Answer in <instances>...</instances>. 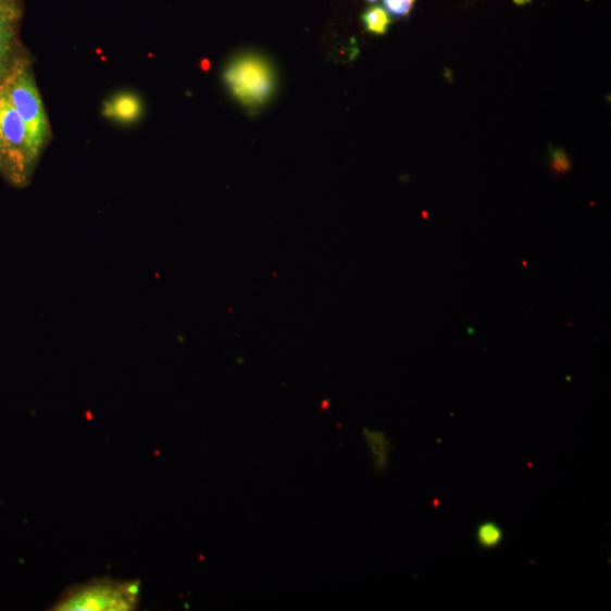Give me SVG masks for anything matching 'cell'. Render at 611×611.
I'll list each match as a JSON object with an SVG mask.
<instances>
[{
    "label": "cell",
    "instance_id": "1",
    "mask_svg": "<svg viewBox=\"0 0 611 611\" xmlns=\"http://www.w3.org/2000/svg\"><path fill=\"white\" fill-rule=\"evenodd\" d=\"M39 159L24 122L0 86V174L12 186L25 187Z\"/></svg>",
    "mask_w": 611,
    "mask_h": 611
},
{
    "label": "cell",
    "instance_id": "2",
    "mask_svg": "<svg viewBox=\"0 0 611 611\" xmlns=\"http://www.w3.org/2000/svg\"><path fill=\"white\" fill-rule=\"evenodd\" d=\"M2 87L24 122L37 153L41 155L51 140V127L30 60L22 58Z\"/></svg>",
    "mask_w": 611,
    "mask_h": 611
},
{
    "label": "cell",
    "instance_id": "3",
    "mask_svg": "<svg viewBox=\"0 0 611 611\" xmlns=\"http://www.w3.org/2000/svg\"><path fill=\"white\" fill-rule=\"evenodd\" d=\"M140 582L103 577L68 589L51 610L130 611L140 604Z\"/></svg>",
    "mask_w": 611,
    "mask_h": 611
},
{
    "label": "cell",
    "instance_id": "4",
    "mask_svg": "<svg viewBox=\"0 0 611 611\" xmlns=\"http://www.w3.org/2000/svg\"><path fill=\"white\" fill-rule=\"evenodd\" d=\"M224 78L234 98L251 111L266 104L275 90L271 64L255 53L240 54L227 66Z\"/></svg>",
    "mask_w": 611,
    "mask_h": 611
},
{
    "label": "cell",
    "instance_id": "5",
    "mask_svg": "<svg viewBox=\"0 0 611 611\" xmlns=\"http://www.w3.org/2000/svg\"><path fill=\"white\" fill-rule=\"evenodd\" d=\"M102 114L108 120L121 124H132L141 119L144 102L134 93L123 92L104 102Z\"/></svg>",
    "mask_w": 611,
    "mask_h": 611
},
{
    "label": "cell",
    "instance_id": "6",
    "mask_svg": "<svg viewBox=\"0 0 611 611\" xmlns=\"http://www.w3.org/2000/svg\"><path fill=\"white\" fill-rule=\"evenodd\" d=\"M17 25L0 24V86L23 58L17 36Z\"/></svg>",
    "mask_w": 611,
    "mask_h": 611
},
{
    "label": "cell",
    "instance_id": "7",
    "mask_svg": "<svg viewBox=\"0 0 611 611\" xmlns=\"http://www.w3.org/2000/svg\"><path fill=\"white\" fill-rule=\"evenodd\" d=\"M364 437L371 451L373 464L377 471H384L390 463L391 441L379 431L364 429Z\"/></svg>",
    "mask_w": 611,
    "mask_h": 611
},
{
    "label": "cell",
    "instance_id": "8",
    "mask_svg": "<svg viewBox=\"0 0 611 611\" xmlns=\"http://www.w3.org/2000/svg\"><path fill=\"white\" fill-rule=\"evenodd\" d=\"M366 30L373 35L382 36L388 30V26L391 24V17L388 13L381 7H373L369 9L363 16H361Z\"/></svg>",
    "mask_w": 611,
    "mask_h": 611
},
{
    "label": "cell",
    "instance_id": "9",
    "mask_svg": "<svg viewBox=\"0 0 611 611\" xmlns=\"http://www.w3.org/2000/svg\"><path fill=\"white\" fill-rule=\"evenodd\" d=\"M476 537L481 547L494 549L502 544L504 533L497 523L488 521L478 526Z\"/></svg>",
    "mask_w": 611,
    "mask_h": 611
},
{
    "label": "cell",
    "instance_id": "10",
    "mask_svg": "<svg viewBox=\"0 0 611 611\" xmlns=\"http://www.w3.org/2000/svg\"><path fill=\"white\" fill-rule=\"evenodd\" d=\"M22 14V0H0V24H18Z\"/></svg>",
    "mask_w": 611,
    "mask_h": 611
},
{
    "label": "cell",
    "instance_id": "11",
    "mask_svg": "<svg viewBox=\"0 0 611 611\" xmlns=\"http://www.w3.org/2000/svg\"><path fill=\"white\" fill-rule=\"evenodd\" d=\"M414 3L415 0H384V7L387 10L386 12L396 17L408 16L414 7Z\"/></svg>",
    "mask_w": 611,
    "mask_h": 611
},
{
    "label": "cell",
    "instance_id": "12",
    "mask_svg": "<svg viewBox=\"0 0 611 611\" xmlns=\"http://www.w3.org/2000/svg\"><path fill=\"white\" fill-rule=\"evenodd\" d=\"M551 169L558 175H565L571 171V162L564 151L558 150L552 152Z\"/></svg>",
    "mask_w": 611,
    "mask_h": 611
},
{
    "label": "cell",
    "instance_id": "13",
    "mask_svg": "<svg viewBox=\"0 0 611 611\" xmlns=\"http://www.w3.org/2000/svg\"><path fill=\"white\" fill-rule=\"evenodd\" d=\"M469 335H474L475 329L474 328H467Z\"/></svg>",
    "mask_w": 611,
    "mask_h": 611
},
{
    "label": "cell",
    "instance_id": "14",
    "mask_svg": "<svg viewBox=\"0 0 611 611\" xmlns=\"http://www.w3.org/2000/svg\"><path fill=\"white\" fill-rule=\"evenodd\" d=\"M369 3H375L377 0H367Z\"/></svg>",
    "mask_w": 611,
    "mask_h": 611
}]
</instances>
